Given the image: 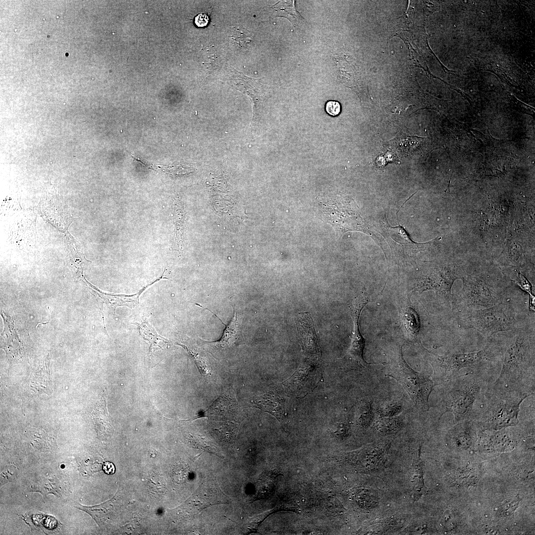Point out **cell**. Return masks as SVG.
Wrapping results in <instances>:
<instances>
[{
	"instance_id": "obj_1",
	"label": "cell",
	"mask_w": 535,
	"mask_h": 535,
	"mask_svg": "<svg viewBox=\"0 0 535 535\" xmlns=\"http://www.w3.org/2000/svg\"><path fill=\"white\" fill-rule=\"evenodd\" d=\"M535 322L502 335L504 353L498 377L491 385L535 396Z\"/></svg>"
},
{
	"instance_id": "obj_2",
	"label": "cell",
	"mask_w": 535,
	"mask_h": 535,
	"mask_svg": "<svg viewBox=\"0 0 535 535\" xmlns=\"http://www.w3.org/2000/svg\"><path fill=\"white\" fill-rule=\"evenodd\" d=\"M523 293L491 307L463 309L453 311L458 325L463 329L472 328L489 338L494 334L523 327L535 322V313L529 310L525 301L519 298Z\"/></svg>"
},
{
	"instance_id": "obj_3",
	"label": "cell",
	"mask_w": 535,
	"mask_h": 535,
	"mask_svg": "<svg viewBox=\"0 0 535 535\" xmlns=\"http://www.w3.org/2000/svg\"><path fill=\"white\" fill-rule=\"evenodd\" d=\"M487 340L486 345L480 351L444 355L431 352L422 345L423 356L432 368V380L435 385L451 379L463 369L486 371L502 363L505 350L502 335L492 336Z\"/></svg>"
},
{
	"instance_id": "obj_4",
	"label": "cell",
	"mask_w": 535,
	"mask_h": 535,
	"mask_svg": "<svg viewBox=\"0 0 535 535\" xmlns=\"http://www.w3.org/2000/svg\"><path fill=\"white\" fill-rule=\"evenodd\" d=\"M529 395L496 388L490 384L479 398L480 406L473 410L471 419L484 430H499L519 424L520 406Z\"/></svg>"
},
{
	"instance_id": "obj_5",
	"label": "cell",
	"mask_w": 535,
	"mask_h": 535,
	"mask_svg": "<svg viewBox=\"0 0 535 535\" xmlns=\"http://www.w3.org/2000/svg\"><path fill=\"white\" fill-rule=\"evenodd\" d=\"M486 372L470 369L442 383L445 387L439 405L440 419L446 412L453 413L457 423L471 419L475 402L491 384Z\"/></svg>"
},
{
	"instance_id": "obj_6",
	"label": "cell",
	"mask_w": 535,
	"mask_h": 535,
	"mask_svg": "<svg viewBox=\"0 0 535 535\" xmlns=\"http://www.w3.org/2000/svg\"><path fill=\"white\" fill-rule=\"evenodd\" d=\"M462 279V290L456 295H453L452 311L491 307L524 293L505 280L491 279L482 274Z\"/></svg>"
},
{
	"instance_id": "obj_7",
	"label": "cell",
	"mask_w": 535,
	"mask_h": 535,
	"mask_svg": "<svg viewBox=\"0 0 535 535\" xmlns=\"http://www.w3.org/2000/svg\"><path fill=\"white\" fill-rule=\"evenodd\" d=\"M402 346H393L387 350V374L401 384L419 411L429 410V397L435 384L428 376L413 370L404 359Z\"/></svg>"
},
{
	"instance_id": "obj_8",
	"label": "cell",
	"mask_w": 535,
	"mask_h": 535,
	"mask_svg": "<svg viewBox=\"0 0 535 535\" xmlns=\"http://www.w3.org/2000/svg\"><path fill=\"white\" fill-rule=\"evenodd\" d=\"M460 273L459 268L449 265L431 268L417 279L413 289L419 293L432 290L442 302L452 306V286L456 279L463 278Z\"/></svg>"
},
{
	"instance_id": "obj_9",
	"label": "cell",
	"mask_w": 535,
	"mask_h": 535,
	"mask_svg": "<svg viewBox=\"0 0 535 535\" xmlns=\"http://www.w3.org/2000/svg\"><path fill=\"white\" fill-rule=\"evenodd\" d=\"M369 298L365 293L354 298L349 305V309L354 323V329L350 347L342 359L344 368L348 370L361 371L370 364H384L385 362L367 363L363 354L365 339L359 329V318L363 308L369 302Z\"/></svg>"
},
{
	"instance_id": "obj_10",
	"label": "cell",
	"mask_w": 535,
	"mask_h": 535,
	"mask_svg": "<svg viewBox=\"0 0 535 535\" xmlns=\"http://www.w3.org/2000/svg\"><path fill=\"white\" fill-rule=\"evenodd\" d=\"M322 376V369L316 360L306 358L294 374L282 384L289 396L303 397L313 391Z\"/></svg>"
},
{
	"instance_id": "obj_11",
	"label": "cell",
	"mask_w": 535,
	"mask_h": 535,
	"mask_svg": "<svg viewBox=\"0 0 535 535\" xmlns=\"http://www.w3.org/2000/svg\"><path fill=\"white\" fill-rule=\"evenodd\" d=\"M340 198L327 200L324 203V212L328 221L340 235L348 230H360L369 233L363 224L364 220L358 212L348 206Z\"/></svg>"
},
{
	"instance_id": "obj_12",
	"label": "cell",
	"mask_w": 535,
	"mask_h": 535,
	"mask_svg": "<svg viewBox=\"0 0 535 535\" xmlns=\"http://www.w3.org/2000/svg\"><path fill=\"white\" fill-rule=\"evenodd\" d=\"M378 230L385 237L394 254L400 259L413 256L429 247L433 241L422 243L413 242L402 226L399 224L391 226L386 217L379 223Z\"/></svg>"
},
{
	"instance_id": "obj_13",
	"label": "cell",
	"mask_w": 535,
	"mask_h": 535,
	"mask_svg": "<svg viewBox=\"0 0 535 535\" xmlns=\"http://www.w3.org/2000/svg\"><path fill=\"white\" fill-rule=\"evenodd\" d=\"M389 443H374L345 454V461L356 468L376 472L385 467Z\"/></svg>"
},
{
	"instance_id": "obj_14",
	"label": "cell",
	"mask_w": 535,
	"mask_h": 535,
	"mask_svg": "<svg viewBox=\"0 0 535 535\" xmlns=\"http://www.w3.org/2000/svg\"><path fill=\"white\" fill-rule=\"evenodd\" d=\"M297 324L299 337L305 356L306 358L316 360L321 356V353L310 314L308 312L298 313Z\"/></svg>"
},
{
	"instance_id": "obj_15",
	"label": "cell",
	"mask_w": 535,
	"mask_h": 535,
	"mask_svg": "<svg viewBox=\"0 0 535 535\" xmlns=\"http://www.w3.org/2000/svg\"><path fill=\"white\" fill-rule=\"evenodd\" d=\"M135 324L138 327L140 335L150 344L149 358L151 365L155 366L163 358L170 343L167 339L159 335L148 321Z\"/></svg>"
},
{
	"instance_id": "obj_16",
	"label": "cell",
	"mask_w": 535,
	"mask_h": 535,
	"mask_svg": "<svg viewBox=\"0 0 535 535\" xmlns=\"http://www.w3.org/2000/svg\"><path fill=\"white\" fill-rule=\"evenodd\" d=\"M49 354L31 374L26 387V396L31 398L42 393L51 395L52 385L50 373Z\"/></svg>"
},
{
	"instance_id": "obj_17",
	"label": "cell",
	"mask_w": 535,
	"mask_h": 535,
	"mask_svg": "<svg viewBox=\"0 0 535 535\" xmlns=\"http://www.w3.org/2000/svg\"><path fill=\"white\" fill-rule=\"evenodd\" d=\"M194 496L193 509L199 512L211 506L224 503L222 492L220 490L214 478L207 477Z\"/></svg>"
},
{
	"instance_id": "obj_18",
	"label": "cell",
	"mask_w": 535,
	"mask_h": 535,
	"mask_svg": "<svg viewBox=\"0 0 535 535\" xmlns=\"http://www.w3.org/2000/svg\"><path fill=\"white\" fill-rule=\"evenodd\" d=\"M114 498L100 505L88 507L80 504L77 508L90 515L101 529L108 527L116 518L117 509Z\"/></svg>"
},
{
	"instance_id": "obj_19",
	"label": "cell",
	"mask_w": 535,
	"mask_h": 535,
	"mask_svg": "<svg viewBox=\"0 0 535 535\" xmlns=\"http://www.w3.org/2000/svg\"><path fill=\"white\" fill-rule=\"evenodd\" d=\"M254 406L275 417L279 421L285 418V399L273 391L258 396L253 401Z\"/></svg>"
},
{
	"instance_id": "obj_20",
	"label": "cell",
	"mask_w": 535,
	"mask_h": 535,
	"mask_svg": "<svg viewBox=\"0 0 535 535\" xmlns=\"http://www.w3.org/2000/svg\"><path fill=\"white\" fill-rule=\"evenodd\" d=\"M400 315L406 336L411 341L421 344V322L418 313L410 307H405L400 310Z\"/></svg>"
},
{
	"instance_id": "obj_21",
	"label": "cell",
	"mask_w": 535,
	"mask_h": 535,
	"mask_svg": "<svg viewBox=\"0 0 535 535\" xmlns=\"http://www.w3.org/2000/svg\"><path fill=\"white\" fill-rule=\"evenodd\" d=\"M107 395L106 389L94 406L92 412V417L96 429L99 437L101 438H106L108 436L111 429L107 408Z\"/></svg>"
},
{
	"instance_id": "obj_22",
	"label": "cell",
	"mask_w": 535,
	"mask_h": 535,
	"mask_svg": "<svg viewBox=\"0 0 535 535\" xmlns=\"http://www.w3.org/2000/svg\"><path fill=\"white\" fill-rule=\"evenodd\" d=\"M421 445L420 444L416 451L410 478L413 497L415 500L419 499L426 491L424 480L423 462L421 459Z\"/></svg>"
},
{
	"instance_id": "obj_23",
	"label": "cell",
	"mask_w": 535,
	"mask_h": 535,
	"mask_svg": "<svg viewBox=\"0 0 535 535\" xmlns=\"http://www.w3.org/2000/svg\"><path fill=\"white\" fill-rule=\"evenodd\" d=\"M201 308L206 309L214 315L225 326L223 334L220 339L216 341V343L222 348L229 347L232 346L237 340L239 335V322L236 312L234 310V315L228 325L225 324L220 319L210 310L205 308L203 306L196 304Z\"/></svg>"
},
{
	"instance_id": "obj_24",
	"label": "cell",
	"mask_w": 535,
	"mask_h": 535,
	"mask_svg": "<svg viewBox=\"0 0 535 535\" xmlns=\"http://www.w3.org/2000/svg\"><path fill=\"white\" fill-rule=\"evenodd\" d=\"M274 14L277 16L283 17L288 19L292 24L298 26L304 18L296 10L294 0H281L273 5Z\"/></svg>"
},
{
	"instance_id": "obj_25",
	"label": "cell",
	"mask_w": 535,
	"mask_h": 535,
	"mask_svg": "<svg viewBox=\"0 0 535 535\" xmlns=\"http://www.w3.org/2000/svg\"><path fill=\"white\" fill-rule=\"evenodd\" d=\"M280 475L277 471H266L261 475L256 485V499L265 498L272 493L275 478Z\"/></svg>"
},
{
	"instance_id": "obj_26",
	"label": "cell",
	"mask_w": 535,
	"mask_h": 535,
	"mask_svg": "<svg viewBox=\"0 0 535 535\" xmlns=\"http://www.w3.org/2000/svg\"><path fill=\"white\" fill-rule=\"evenodd\" d=\"M376 429L384 434H391L398 432L403 426L401 418L397 417H380L375 423Z\"/></svg>"
},
{
	"instance_id": "obj_27",
	"label": "cell",
	"mask_w": 535,
	"mask_h": 535,
	"mask_svg": "<svg viewBox=\"0 0 535 535\" xmlns=\"http://www.w3.org/2000/svg\"><path fill=\"white\" fill-rule=\"evenodd\" d=\"M229 37L231 43L238 49L246 48L253 42L252 35L242 26L233 27Z\"/></svg>"
},
{
	"instance_id": "obj_28",
	"label": "cell",
	"mask_w": 535,
	"mask_h": 535,
	"mask_svg": "<svg viewBox=\"0 0 535 535\" xmlns=\"http://www.w3.org/2000/svg\"><path fill=\"white\" fill-rule=\"evenodd\" d=\"M373 418V408L371 402L362 400L359 404L356 412V421L361 428H367L371 424Z\"/></svg>"
},
{
	"instance_id": "obj_29",
	"label": "cell",
	"mask_w": 535,
	"mask_h": 535,
	"mask_svg": "<svg viewBox=\"0 0 535 535\" xmlns=\"http://www.w3.org/2000/svg\"><path fill=\"white\" fill-rule=\"evenodd\" d=\"M143 164L153 169H160L165 173L174 176L184 175L194 170L192 166L185 163H176L163 165L160 164H147L144 163H143Z\"/></svg>"
},
{
	"instance_id": "obj_30",
	"label": "cell",
	"mask_w": 535,
	"mask_h": 535,
	"mask_svg": "<svg viewBox=\"0 0 535 535\" xmlns=\"http://www.w3.org/2000/svg\"><path fill=\"white\" fill-rule=\"evenodd\" d=\"M357 498L359 499L362 505L367 509H374L377 507L379 498L376 492L370 489H363L358 493Z\"/></svg>"
},
{
	"instance_id": "obj_31",
	"label": "cell",
	"mask_w": 535,
	"mask_h": 535,
	"mask_svg": "<svg viewBox=\"0 0 535 535\" xmlns=\"http://www.w3.org/2000/svg\"><path fill=\"white\" fill-rule=\"evenodd\" d=\"M331 436L337 440H343L349 435L350 426L347 422H337L329 429Z\"/></svg>"
},
{
	"instance_id": "obj_32",
	"label": "cell",
	"mask_w": 535,
	"mask_h": 535,
	"mask_svg": "<svg viewBox=\"0 0 535 535\" xmlns=\"http://www.w3.org/2000/svg\"><path fill=\"white\" fill-rule=\"evenodd\" d=\"M401 410L402 406L398 403L387 402L379 408L377 412L380 417H392L396 416Z\"/></svg>"
},
{
	"instance_id": "obj_33",
	"label": "cell",
	"mask_w": 535,
	"mask_h": 535,
	"mask_svg": "<svg viewBox=\"0 0 535 535\" xmlns=\"http://www.w3.org/2000/svg\"><path fill=\"white\" fill-rule=\"evenodd\" d=\"M187 350L188 352L190 354V355L193 357L196 366H197L198 370L199 371L201 374L205 377L210 376V375H211L212 374V372L210 369L207 365L206 362L201 358L199 357L198 356L193 353L191 350L188 349Z\"/></svg>"
},
{
	"instance_id": "obj_34",
	"label": "cell",
	"mask_w": 535,
	"mask_h": 535,
	"mask_svg": "<svg viewBox=\"0 0 535 535\" xmlns=\"http://www.w3.org/2000/svg\"><path fill=\"white\" fill-rule=\"evenodd\" d=\"M326 111L331 116L338 115L341 111V106L339 102L335 101H329L325 105Z\"/></svg>"
},
{
	"instance_id": "obj_35",
	"label": "cell",
	"mask_w": 535,
	"mask_h": 535,
	"mask_svg": "<svg viewBox=\"0 0 535 535\" xmlns=\"http://www.w3.org/2000/svg\"><path fill=\"white\" fill-rule=\"evenodd\" d=\"M210 21L209 15L205 13L197 14L194 19V22L198 27H204L207 26Z\"/></svg>"
},
{
	"instance_id": "obj_36",
	"label": "cell",
	"mask_w": 535,
	"mask_h": 535,
	"mask_svg": "<svg viewBox=\"0 0 535 535\" xmlns=\"http://www.w3.org/2000/svg\"><path fill=\"white\" fill-rule=\"evenodd\" d=\"M13 473H14V472L13 471H11V470L10 469L5 470L1 473L0 479L1 484L5 483L7 482V481H10L11 479L13 478L12 477L14 476Z\"/></svg>"
},
{
	"instance_id": "obj_37",
	"label": "cell",
	"mask_w": 535,
	"mask_h": 535,
	"mask_svg": "<svg viewBox=\"0 0 535 535\" xmlns=\"http://www.w3.org/2000/svg\"><path fill=\"white\" fill-rule=\"evenodd\" d=\"M103 470L107 474H113L115 472V467L114 465L109 462H105L103 466Z\"/></svg>"
},
{
	"instance_id": "obj_38",
	"label": "cell",
	"mask_w": 535,
	"mask_h": 535,
	"mask_svg": "<svg viewBox=\"0 0 535 535\" xmlns=\"http://www.w3.org/2000/svg\"><path fill=\"white\" fill-rule=\"evenodd\" d=\"M177 475L179 478L178 480L182 481L183 480H185L187 478V469L182 466H179L177 468L176 471Z\"/></svg>"
}]
</instances>
